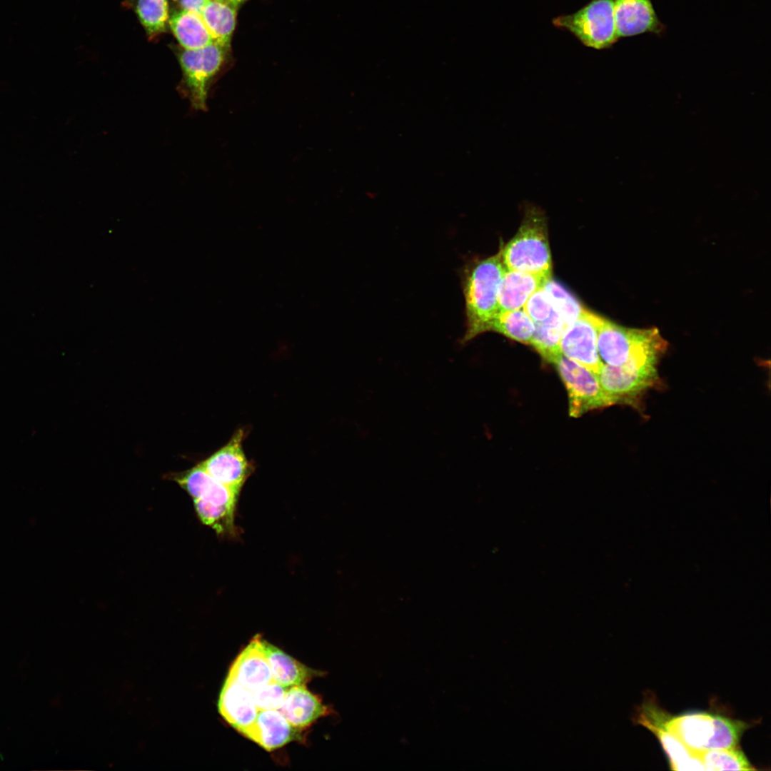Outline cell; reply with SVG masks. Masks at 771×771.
Instances as JSON below:
<instances>
[{"label":"cell","instance_id":"obj_1","mask_svg":"<svg viewBox=\"0 0 771 771\" xmlns=\"http://www.w3.org/2000/svg\"><path fill=\"white\" fill-rule=\"evenodd\" d=\"M506 271L500 251L492 256L473 262L463 271V292L465 304L466 330L462 344L490 331L498 313V293Z\"/></svg>","mask_w":771,"mask_h":771},{"label":"cell","instance_id":"obj_2","mask_svg":"<svg viewBox=\"0 0 771 771\" xmlns=\"http://www.w3.org/2000/svg\"><path fill=\"white\" fill-rule=\"evenodd\" d=\"M660 715L665 728L695 755L708 750L738 747L749 727L744 721L705 712L673 716L661 708Z\"/></svg>","mask_w":771,"mask_h":771},{"label":"cell","instance_id":"obj_3","mask_svg":"<svg viewBox=\"0 0 771 771\" xmlns=\"http://www.w3.org/2000/svg\"><path fill=\"white\" fill-rule=\"evenodd\" d=\"M597 343L602 363L610 366H657L667 348L656 328H627L602 317Z\"/></svg>","mask_w":771,"mask_h":771},{"label":"cell","instance_id":"obj_4","mask_svg":"<svg viewBox=\"0 0 771 771\" xmlns=\"http://www.w3.org/2000/svg\"><path fill=\"white\" fill-rule=\"evenodd\" d=\"M500 251L507 270L552 275L547 221L540 208L526 207L518 232Z\"/></svg>","mask_w":771,"mask_h":771},{"label":"cell","instance_id":"obj_5","mask_svg":"<svg viewBox=\"0 0 771 771\" xmlns=\"http://www.w3.org/2000/svg\"><path fill=\"white\" fill-rule=\"evenodd\" d=\"M555 26L565 29L585 46L595 49L610 47L618 40L614 0H592L578 11L553 19Z\"/></svg>","mask_w":771,"mask_h":771},{"label":"cell","instance_id":"obj_6","mask_svg":"<svg viewBox=\"0 0 771 771\" xmlns=\"http://www.w3.org/2000/svg\"><path fill=\"white\" fill-rule=\"evenodd\" d=\"M226 49L213 42L204 47L183 49L178 54L183 89L196 110L205 111L211 81L221 69Z\"/></svg>","mask_w":771,"mask_h":771},{"label":"cell","instance_id":"obj_7","mask_svg":"<svg viewBox=\"0 0 771 771\" xmlns=\"http://www.w3.org/2000/svg\"><path fill=\"white\" fill-rule=\"evenodd\" d=\"M553 364L566 388L571 417L613 405L595 373L562 354Z\"/></svg>","mask_w":771,"mask_h":771},{"label":"cell","instance_id":"obj_8","mask_svg":"<svg viewBox=\"0 0 771 771\" xmlns=\"http://www.w3.org/2000/svg\"><path fill=\"white\" fill-rule=\"evenodd\" d=\"M655 365L635 366L603 364L596 374L613 404L639 406L644 394L658 382Z\"/></svg>","mask_w":771,"mask_h":771},{"label":"cell","instance_id":"obj_9","mask_svg":"<svg viewBox=\"0 0 771 771\" xmlns=\"http://www.w3.org/2000/svg\"><path fill=\"white\" fill-rule=\"evenodd\" d=\"M601 316L585 308L563 333L562 355L597 374L603 365L598 351V328Z\"/></svg>","mask_w":771,"mask_h":771},{"label":"cell","instance_id":"obj_10","mask_svg":"<svg viewBox=\"0 0 771 771\" xmlns=\"http://www.w3.org/2000/svg\"><path fill=\"white\" fill-rule=\"evenodd\" d=\"M244 433L237 430L229 441L201 462V466L216 480L238 495L251 472L243 450Z\"/></svg>","mask_w":771,"mask_h":771},{"label":"cell","instance_id":"obj_11","mask_svg":"<svg viewBox=\"0 0 771 771\" xmlns=\"http://www.w3.org/2000/svg\"><path fill=\"white\" fill-rule=\"evenodd\" d=\"M661 707L652 699L643 702L637 721L652 732L657 738L674 770H705L700 759L690 751L663 725L660 715Z\"/></svg>","mask_w":771,"mask_h":771},{"label":"cell","instance_id":"obj_12","mask_svg":"<svg viewBox=\"0 0 771 771\" xmlns=\"http://www.w3.org/2000/svg\"><path fill=\"white\" fill-rule=\"evenodd\" d=\"M614 16L618 38L644 33L661 35L666 29L651 0H614Z\"/></svg>","mask_w":771,"mask_h":771},{"label":"cell","instance_id":"obj_13","mask_svg":"<svg viewBox=\"0 0 771 771\" xmlns=\"http://www.w3.org/2000/svg\"><path fill=\"white\" fill-rule=\"evenodd\" d=\"M218 710L241 734L254 723L258 712L253 692L230 676H227L221 690Z\"/></svg>","mask_w":771,"mask_h":771},{"label":"cell","instance_id":"obj_14","mask_svg":"<svg viewBox=\"0 0 771 771\" xmlns=\"http://www.w3.org/2000/svg\"><path fill=\"white\" fill-rule=\"evenodd\" d=\"M298 729L292 725L278 710H258L254 723L242 735L267 751L281 747L298 740Z\"/></svg>","mask_w":771,"mask_h":771},{"label":"cell","instance_id":"obj_15","mask_svg":"<svg viewBox=\"0 0 771 771\" xmlns=\"http://www.w3.org/2000/svg\"><path fill=\"white\" fill-rule=\"evenodd\" d=\"M256 635L236 657L228 676L252 692L273 680L270 665Z\"/></svg>","mask_w":771,"mask_h":771},{"label":"cell","instance_id":"obj_16","mask_svg":"<svg viewBox=\"0 0 771 771\" xmlns=\"http://www.w3.org/2000/svg\"><path fill=\"white\" fill-rule=\"evenodd\" d=\"M194 499L213 504L235 508L238 495L213 478L198 463L173 478Z\"/></svg>","mask_w":771,"mask_h":771},{"label":"cell","instance_id":"obj_17","mask_svg":"<svg viewBox=\"0 0 771 771\" xmlns=\"http://www.w3.org/2000/svg\"><path fill=\"white\" fill-rule=\"evenodd\" d=\"M551 276L506 269L499 288L498 313L523 308L529 298L542 288Z\"/></svg>","mask_w":771,"mask_h":771},{"label":"cell","instance_id":"obj_18","mask_svg":"<svg viewBox=\"0 0 771 771\" xmlns=\"http://www.w3.org/2000/svg\"><path fill=\"white\" fill-rule=\"evenodd\" d=\"M278 710L292 725L301 730L328 712V708L306 685L286 688L283 702Z\"/></svg>","mask_w":771,"mask_h":771},{"label":"cell","instance_id":"obj_19","mask_svg":"<svg viewBox=\"0 0 771 771\" xmlns=\"http://www.w3.org/2000/svg\"><path fill=\"white\" fill-rule=\"evenodd\" d=\"M263 650L270 665L273 680L284 687L306 685L325 672L311 669L278 647L261 638Z\"/></svg>","mask_w":771,"mask_h":771},{"label":"cell","instance_id":"obj_20","mask_svg":"<svg viewBox=\"0 0 771 771\" xmlns=\"http://www.w3.org/2000/svg\"><path fill=\"white\" fill-rule=\"evenodd\" d=\"M237 9L228 2L208 0L200 14L213 42L226 50L235 29Z\"/></svg>","mask_w":771,"mask_h":771},{"label":"cell","instance_id":"obj_21","mask_svg":"<svg viewBox=\"0 0 771 771\" xmlns=\"http://www.w3.org/2000/svg\"><path fill=\"white\" fill-rule=\"evenodd\" d=\"M168 23L183 49H197L213 42L199 14L181 9L174 12Z\"/></svg>","mask_w":771,"mask_h":771},{"label":"cell","instance_id":"obj_22","mask_svg":"<svg viewBox=\"0 0 771 771\" xmlns=\"http://www.w3.org/2000/svg\"><path fill=\"white\" fill-rule=\"evenodd\" d=\"M534 323L535 331L530 346L545 361L553 363L562 354L560 343L565 324L555 311L548 319Z\"/></svg>","mask_w":771,"mask_h":771},{"label":"cell","instance_id":"obj_23","mask_svg":"<svg viewBox=\"0 0 771 771\" xmlns=\"http://www.w3.org/2000/svg\"><path fill=\"white\" fill-rule=\"evenodd\" d=\"M490 331L530 345L535 331V323L523 308L508 311L496 315L491 323Z\"/></svg>","mask_w":771,"mask_h":771},{"label":"cell","instance_id":"obj_24","mask_svg":"<svg viewBox=\"0 0 771 771\" xmlns=\"http://www.w3.org/2000/svg\"><path fill=\"white\" fill-rule=\"evenodd\" d=\"M695 755L701 761L705 770H755V767L749 762L744 752L738 747L708 750L697 752Z\"/></svg>","mask_w":771,"mask_h":771},{"label":"cell","instance_id":"obj_25","mask_svg":"<svg viewBox=\"0 0 771 771\" xmlns=\"http://www.w3.org/2000/svg\"><path fill=\"white\" fill-rule=\"evenodd\" d=\"M136 11L148 36L165 31L169 19L167 0H137Z\"/></svg>","mask_w":771,"mask_h":771},{"label":"cell","instance_id":"obj_26","mask_svg":"<svg viewBox=\"0 0 771 771\" xmlns=\"http://www.w3.org/2000/svg\"><path fill=\"white\" fill-rule=\"evenodd\" d=\"M193 503L200 520L205 525L220 533H233L235 508L216 505L199 499H194Z\"/></svg>","mask_w":771,"mask_h":771},{"label":"cell","instance_id":"obj_27","mask_svg":"<svg viewBox=\"0 0 771 771\" xmlns=\"http://www.w3.org/2000/svg\"><path fill=\"white\" fill-rule=\"evenodd\" d=\"M543 288L547 293L555 312L561 317L565 326L584 311L580 303L561 285L550 278Z\"/></svg>","mask_w":771,"mask_h":771},{"label":"cell","instance_id":"obj_28","mask_svg":"<svg viewBox=\"0 0 771 771\" xmlns=\"http://www.w3.org/2000/svg\"><path fill=\"white\" fill-rule=\"evenodd\" d=\"M286 687L274 680L253 692L258 710H278L284 700Z\"/></svg>","mask_w":771,"mask_h":771},{"label":"cell","instance_id":"obj_29","mask_svg":"<svg viewBox=\"0 0 771 771\" xmlns=\"http://www.w3.org/2000/svg\"><path fill=\"white\" fill-rule=\"evenodd\" d=\"M534 323L548 319L554 312L553 305L542 288L535 292L523 308Z\"/></svg>","mask_w":771,"mask_h":771},{"label":"cell","instance_id":"obj_30","mask_svg":"<svg viewBox=\"0 0 771 771\" xmlns=\"http://www.w3.org/2000/svg\"><path fill=\"white\" fill-rule=\"evenodd\" d=\"M182 10L201 14L208 0H178Z\"/></svg>","mask_w":771,"mask_h":771},{"label":"cell","instance_id":"obj_31","mask_svg":"<svg viewBox=\"0 0 771 771\" xmlns=\"http://www.w3.org/2000/svg\"><path fill=\"white\" fill-rule=\"evenodd\" d=\"M247 0H230V3L236 8H238V6H241Z\"/></svg>","mask_w":771,"mask_h":771},{"label":"cell","instance_id":"obj_32","mask_svg":"<svg viewBox=\"0 0 771 771\" xmlns=\"http://www.w3.org/2000/svg\"><path fill=\"white\" fill-rule=\"evenodd\" d=\"M215 1H224V2L230 3V0H215Z\"/></svg>","mask_w":771,"mask_h":771},{"label":"cell","instance_id":"obj_33","mask_svg":"<svg viewBox=\"0 0 771 771\" xmlns=\"http://www.w3.org/2000/svg\"><path fill=\"white\" fill-rule=\"evenodd\" d=\"M174 1H178V0H174Z\"/></svg>","mask_w":771,"mask_h":771}]
</instances>
